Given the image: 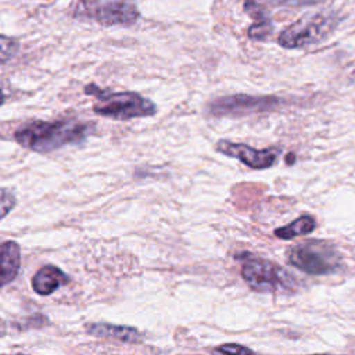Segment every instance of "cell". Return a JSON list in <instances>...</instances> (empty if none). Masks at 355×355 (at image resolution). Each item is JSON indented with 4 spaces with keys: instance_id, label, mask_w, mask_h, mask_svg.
Returning <instances> with one entry per match:
<instances>
[{
    "instance_id": "cell-1",
    "label": "cell",
    "mask_w": 355,
    "mask_h": 355,
    "mask_svg": "<svg viewBox=\"0 0 355 355\" xmlns=\"http://www.w3.org/2000/svg\"><path fill=\"white\" fill-rule=\"evenodd\" d=\"M90 133L87 123L75 119H61L54 122L36 121L18 128L14 140L36 153H51L67 144L80 143Z\"/></svg>"
},
{
    "instance_id": "cell-2",
    "label": "cell",
    "mask_w": 355,
    "mask_h": 355,
    "mask_svg": "<svg viewBox=\"0 0 355 355\" xmlns=\"http://www.w3.org/2000/svg\"><path fill=\"white\" fill-rule=\"evenodd\" d=\"M85 93L96 96L93 104L94 114L115 121H128L133 118L151 116L157 112V107L148 98L135 92H107L97 87L94 83L85 86Z\"/></svg>"
},
{
    "instance_id": "cell-3",
    "label": "cell",
    "mask_w": 355,
    "mask_h": 355,
    "mask_svg": "<svg viewBox=\"0 0 355 355\" xmlns=\"http://www.w3.org/2000/svg\"><path fill=\"white\" fill-rule=\"evenodd\" d=\"M338 17L330 11L305 15L280 32L277 42L284 49H301L326 39L337 26Z\"/></svg>"
},
{
    "instance_id": "cell-4",
    "label": "cell",
    "mask_w": 355,
    "mask_h": 355,
    "mask_svg": "<svg viewBox=\"0 0 355 355\" xmlns=\"http://www.w3.org/2000/svg\"><path fill=\"white\" fill-rule=\"evenodd\" d=\"M241 276L252 290L259 293L290 291L295 286L293 276L280 265L250 254L243 257Z\"/></svg>"
},
{
    "instance_id": "cell-5",
    "label": "cell",
    "mask_w": 355,
    "mask_h": 355,
    "mask_svg": "<svg viewBox=\"0 0 355 355\" xmlns=\"http://www.w3.org/2000/svg\"><path fill=\"white\" fill-rule=\"evenodd\" d=\"M288 262L308 275L322 276L338 269L340 254L327 241L308 240L288 251Z\"/></svg>"
},
{
    "instance_id": "cell-6",
    "label": "cell",
    "mask_w": 355,
    "mask_h": 355,
    "mask_svg": "<svg viewBox=\"0 0 355 355\" xmlns=\"http://www.w3.org/2000/svg\"><path fill=\"white\" fill-rule=\"evenodd\" d=\"M75 15L93 19L101 25H133L140 12L129 0H80Z\"/></svg>"
},
{
    "instance_id": "cell-7",
    "label": "cell",
    "mask_w": 355,
    "mask_h": 355,
    "mask_svg": "<svg viewBox=\"0 0 355 355\" xmlns=\"http://www.w3.org/2000/svg\"><path fill=\"white\" fill-rule=\"evenodd\" d=\"M280 98L270 96L233 94L214 100L208 104V112L214 116H239L254 112L275 110L280 105Z\"/></svg>"
},
{
    "instance_id": "cell-8",
    "label": "cell",
    "mask_w": 355,
    "mask_h": 355,
    "mask_svg": "<svg viewBox=\"0 0 355 355\" xmlns=\"http://www.w3.org/2000/svg\"><path fill=\"white\" fill-rule=\"evenodd\" d=\"M216 150L227 157L236 158L245 164L247 166L252 169H265L270 168L277 157H279V148L270 147V148H263L258 150L254 147H250L247 144L241 143H232L227 140H219L216 144Z\"/></svg>"
},
{
    "instance_id": "cell-9",
    "label": "cell",
    "mask_w": 355,
    "mask_h": 355,
    "mask_svg": "<svg viewBox=\"0 0 355 355\" xmlns=\"http://www.w3.org/2000/svg\"><path fill=\"white\" fill-rule=\"evenodd\" d=\"M85 330L90 336L112 338L128 344H137L143 341V334L130 326H119V324H110V323H89L85 326Z\"/></svg>"
},
{
    "instance_id": "cell-10",
    "label": "cell",
    "mask_w": 355,
    "mask_h": 355,
    "mask_svg": "<svg viewBox=\"0 0 355 355\" xmlns=\"http://www.w3.org/2000/svg\"><path fill=\"white\" fill-rule=\"evenodd\" d=\"M68 282L69 277L64 270L54 265H46L42 266L32 277V288L39 295H50Z\"/></svg>"
},
{
    "instance_id": "cell-11",
    "label": "cell",
    "mask_w": 355,
    "mask_h": 355,
    "mask_svg": "<svg viewBox=\"0 0 355 355\" xmlns=\"http://www.w3.org/2000/svg\"><path fill=\"white\" fill-rule=\"evenodd\" d=\"M1 252V286H7L15 280L21 268V250L15 241H4Z\"/></svg>"
},
{
    "instance_id": "cell-12",
    "label": "cell",
    "mask_w": 355,
    "mask_h": 355,
    "mask_svg": "<svg viewBox=\"0 0 355 355\" xmlns=\"http://www.w3.org/2000/svg\"><path fill=\"white\" fill-rule=\"evenodd\" d=\"M316 227L315 218L311 215H301L300 218L294 219L291 223L275 229V236L283 240H291L297 236L312 233Z\"/></svg>"
},
{
    "instance_id": "cell-13",
    "label": "cell",
    "mask_w": 355,
    "mask_h": 355,
    "mask_svg": "<svg viewBox=\"0 0 355 355\" xmlns=\"http://www.w3.org/2000/svg\"><path fill=\"white\" fill-rule=\"evenodd\" d=\"M272 29H273V25H272V21L268 18H263V19H258L255 21L250 28H248V37L252 39V40H265L270 33H272Z\"/></svg>"
},
{
    "instance_id": "cell-14",
    "label": "cell",
    "mask_w": 355,
    "mask_h": 355,
    "mask_svg": "<svg viewBox=\"0 0 355 355\" xmlns=\"http://www.w3.org/2000/svg\"><path fill=\"white\" fill-rule=\"evenodd\" d=\"M0 42H1V64H6L10 58H12L17 54L19 44L17 40L7 37L4 35L1 36Z\"/></svg>"
},
{
    "instance_id": "cell-15",
    "label": "cell",
    "mask_w": 355,
    "mask_h": 355,
    "mask_svg": "<svg viewBox=\"0 0 355 355\" xmlns=\"http://www.w3.org/2000/svg\"><path fill=\"white\" fill-rule=\"evenodd\" d=\"M243 8H244V11H245L254 21L268 18L265 10H263V8L261 7V4H258L255 0H245L244 4H243Z\"/></svg>"
},
{
    "instance_id": "cell-16",
    "label": "cell",
    "mask_w": 355,
    "mask_h": 355,
    "mask_svg": "<svg viewBox=\"0 0 355 355\" xmlns=\"http://www.w3.org/2000/svg\"><path fill=\"white\" fill-rule=\"evenodd\" d=\"M15 207V197L7 190V189H1V204H0V209H1V218H6V215Z\"/></svg>"
},
{
    "instance_id": "cell-17",
    "label": "cell",
    "mask_w": 355,
    "mask_h": 355,
    "mask_svg": "<svg viewBox=\"0 0 355 355\" xmlns=\"http://www.w3.org/2000/svg\"><path fill=\"white\" fill-rule=\"evenodd\" d=\"M215 352H223V354H251L252 349L247 348L240 344H225L214 349Z\"/></svg>"
},
{
    "instance_id": "cell-18",
    "label": "cell",
    "mask_w": 355,
    "mask_h": 355,
    "mask_svg": "<svg viewBox=\"0 0 355 355\" xmlns=\"http://www.w3.org/2000/svg\"><path fill=\"white\" fill-rule=\"evenodd\" d=\"M277 4L282 6H291V7H301V6H311V4H316L322 0H273Z\"/></svg>"
},
{
    "instance_id": "cell-19",
    "label": "cell",
    "mask_w": 355,
    "mask_h": 355,
    "mask_svg": "<svg viewBox=\"0 0 355 355\" xmlns=\"http://www.w3.org/2000/svg\"><path fill=\"white\" fill-rule=\"evenodd\" d=\"M286 162H287V164H293V162H294V157H293V154H290V157H287V158H286Z\"/></svg>"
}]
</instances>
